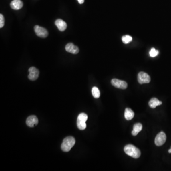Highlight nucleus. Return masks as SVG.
<instances>
[{"label":"nucleus","mask_w":171,"mask_h":171,"mask_svg":"<svg viewBox=\"0 0 171 171\" xmlns=\"http://www.w3.org/2000/svg\"><path fill=\"white\" fill-rule=\"evenodd\" d=\"M55 25L60 31H63L67 29V24L65 21L61 19H57L55 21Z\"/></svg>","instance_id":"10"},{"label":"nucleus","mask_w":171,"mask_h":171,"mask_svg":"<svg viewBox=\"0 0 171 171\" xmlns=\"http://www.w3.org/2000/svg\"><path fill=\"white\" fill-rule=\"evenodd\" d=\"M159 54V51L157 50H156L154 48H152L149 52L150 56L151 57H155L157 56Z\"/></svg>","instance_id":"19"},{"label":"nucleus","mask_w":171,"mask_h":171,"mask_svg":"<svg viewBox=\"0 0 171 171\" xmlns=\"http://www.w3.org/2000/svg\"><path fill=\"white\" fill-rule=\"evenodd\" d=\"M92 94L95 98H100V93L98 88L97 87H94L92 89Z\"/></svg>","instance_id":"16"},{"label":"nucleus","mask_w":171,"mask_h":171,"mask_svg":"<svg viewBox=\"0 0 171 171\" xmlns=\"http://www.w3.org/2000/svg\"><path fill=\"white\" fill-rule=\"evenodd\" d=\"M10 5L13 10H18L23 7V3L21 0H13L11 1Z\"/></svg>","instance_id":"11"},{"label":"nucleus","mask_w":171,"mask_h":171,"mask_svg":"<svg viewBox=\"0 0 171 171\" xmlns=\"http://www.w3.org/2000/svg\"><path fill=\"white\" fill-rule=\"evenodd\" d=\"M77 1L79 2V3L82 4L84 2V0H77Z\"/></svg>","instance_id":"21"},{"label":"nucleus","mask_w":171,"mask_h":171,"mask_svg":"<svg viewBox=\"0 0 171 171\" xmlns=\"http://www.w3.org/2000/svg\"><path fill=\"white\" fill-rule=\"evenodd\" d=\"M38 123H39V120L38 118L36 116L34 115L29 116L26 120V124L28 126L31 128H33L35 126L38 125Z\"/></svg>","instance_id":"8"},{"label":"nucleus","mask_w":171,"mask_h":171,"mask_svg":"<svg viewBox=\"0 0 171 171\" xmlns=\"http://www.w3.org/2000/svg\"><path fill=\"white\" fill-rule=\"evenodd\" d=\"M124 150L126 154L134 158H138L140 156V150L132 144H128L125 146Z\"/></svg>","instance_id":"1"},{"label":"nucleus","mask_w":171,"mask_h":171,"mask_svg":"<svg viewBox=\"0 0 171 171\" xmlns=\"http://www.w3.org/2000/svg\"><path fill=\"white\" fill-rule=\"evenodd\" d=\"M75 139L72 136H68L63 140L62 143L61 148L63 151L65 152H69L71 150L72 147L75 144Z\"/></svg>","instance_id":"2"},{"label":"nucleus","mask_w":171,"mask_h":171,"mask_svg":"<svg viewBox=\"0 0 171 171\" xmlns=\"http://www.w3.org/2000/svg\"><path fill=\"white\" fill-rule=\"evenodd\" d=\"M4 23H5V20H4V17L3 14H0V28H1L4 26Z\"/></svg>","instance_id":"20"},{"label":"nucleus","mask_w":171,"mask_h":171,"mask_svg":"<svg viewBox=\"0 0 171 171\" xmlns=\"http://www.w3.org/2000/svg\"><path fill=\"white\" fill-rule=\"evenodd\" d=\"M122 41L124 43H129L132 41V37H131L129 35H125L122 37Z\"/></svg>","instance_id":"17"},{"label":"nucleus","mask_w":171,"mask_h":171,"mask_svg":"<svg viewBox=\"0 0 171 171\" xmlns=\"http://www.w3.org/2000/svg\"><path fill=\"white\" fill-rule=\"evenodd\" d=\"M168 152L169 153H171V148L170 149H169V150H168Z\"/></svg>","instance_id":"22"},{"label":"nucleus","mask_w":171,"mask_h":171,"mask_svg":"<svg viewBox=\"0 0 171 171\" xmlns=\"http://www.w3.org/2000/svg\"><path fill=\"white\" fill-rule=\"evenodd\" d=\"M111 84L116 88L121 89H126L128 87V84L126 82L123 80H119L118 79H113L111 80Z\"/></svg>","instance_id":"6"},{"label":"nucleus","mask_w":171,"mask_h":171,"mask_svg":"<svg viewBox=\"0 0 171 171\" xmlns=\"http://www.w3.org/2000/svg\"><path fill=\"white\" fill-rule=\"evenodd\" d=\"M162 104V102L159 101L157 98H152L149 102V105L152 108H155L157 106L161 105Z\"/></svg>","instance_id":"12"},{"label":"nucleus","mask_w":171,"mask_h":171,"mask_svg":"<svg viewBox=\"0 0 171 171\" xmlns=\"http://www.w3.org/2000/svg\"><path fill=\"white\" fill-rule=\"evenodd\" d=\"M88 118V115L85 113H81L79 115V116L77 117V120H79L83 121H85L86 122Z\"/></svg>","instance_id":"18"},{"label":"nucleus","mask_w":171,"mask_h":171,"mask_svg":"<svg viewBox=\"0 0 171 171\" xmlns=\"http://www.w3.org/2000/svg\"><path fill=\"white\" fill-rule=\"evenodd\" d=\"M134 112L130 108H126L125 110V118L127 120H130L134 116Z\"/></svg>","instance_id":"14"},{"label":"nucleus","mask_w":171,"mask_h":171,"mask_svg":"<svg viewBox=\"0 0 171 171\" xmlns=\"http://www.w3.org/2000/svg\"><path fill=\"white\" fill-rule=\"evenodd\" d=\"M77 126L79 129L83 130L85 129V128L87 127V125L85 124V121L79 120L77 119Z\"/></svg>","instance_id":"15"},{"label":"nucleus","mask_w":171,"mask_h":171,"mask_svg":"<svg viewBox=\"0 0 171 171\" xmlns=\"http://www.w3.org/2000/svg\"><path fill=\"white\" fill-rule=\"evenodd\" d=\"M29 75L28 78L29 80L34 81L38 79L39 76V71L36 67H32L29 69Z\"/></svg>","instance_id":"7"},{"label":"nucleus","mask_w":171,"mask_h":171,"mask_svg":"<svg viewBox=\"0 0 171 171\" xmlns=\"http://www.w3.org/2000/svg\"><path fill=\"white\" fill-rule=\"evenodd\" d=\"M166 140V134L164 132H161L158 134L156 136L154 143L156 146H160L164 144Z\"/></svg>","instance_id":"3"},{"label":"nucleus","mask_w":171,"mask_h":171,"mask_svg":"<svg viewBox=\"0 0 171 171\" xmlns=\"http://www.w3.org/2000/svg\"><path fill=\"white\" fill-rule=\"evenodd\" d=\"M143 126L141 123L135 124L134 125L133 130L132 131V134L134 136H136L142 130Z\"/></svg>","instance_id":"13"},{"label":"nucleus","mask_w":171,"mask_h":171,"mask_svg":"<svg viewBox=\"0 0 171 171\" xmlns=\"http://www.w3.org/2000/svg\"><path fill=\"white\" fill-rule=\"evenodd\" d=\"M138 82L140 84L149 83L151 81V77L147 73L141 72L138 75Z\"/></svg>","instance_id":"4"},{"label":"nucleus","mask_w":171,"mask_h":171,"mask_svg":"<svg viewBox=\"0 0 171 171\" xmlns=\"http://www.w3.org/2000/svg\"><path fill=\"white\" fill-rule=\"evenodd\" d=\"M34 31L37 35L41 38H46L48 36L47 30L39 26H35L34 27Z\"/></svg>","instance_id":"5"},{"label":"nucleus","mask_w":171,"mask_h":171,"mask_svg":"<svg viewBox=\"0 0 171 171\" xmlns=\"http://www.w3.org/2000/svg\"><path fill=\"white\" fill-rule=\"evenodd\" d=\"M65 49L67 52L73 54H77L79 52V49L72 43H69L66 45Z\"/></svg>","instance_id":"9"}]
</instances>
